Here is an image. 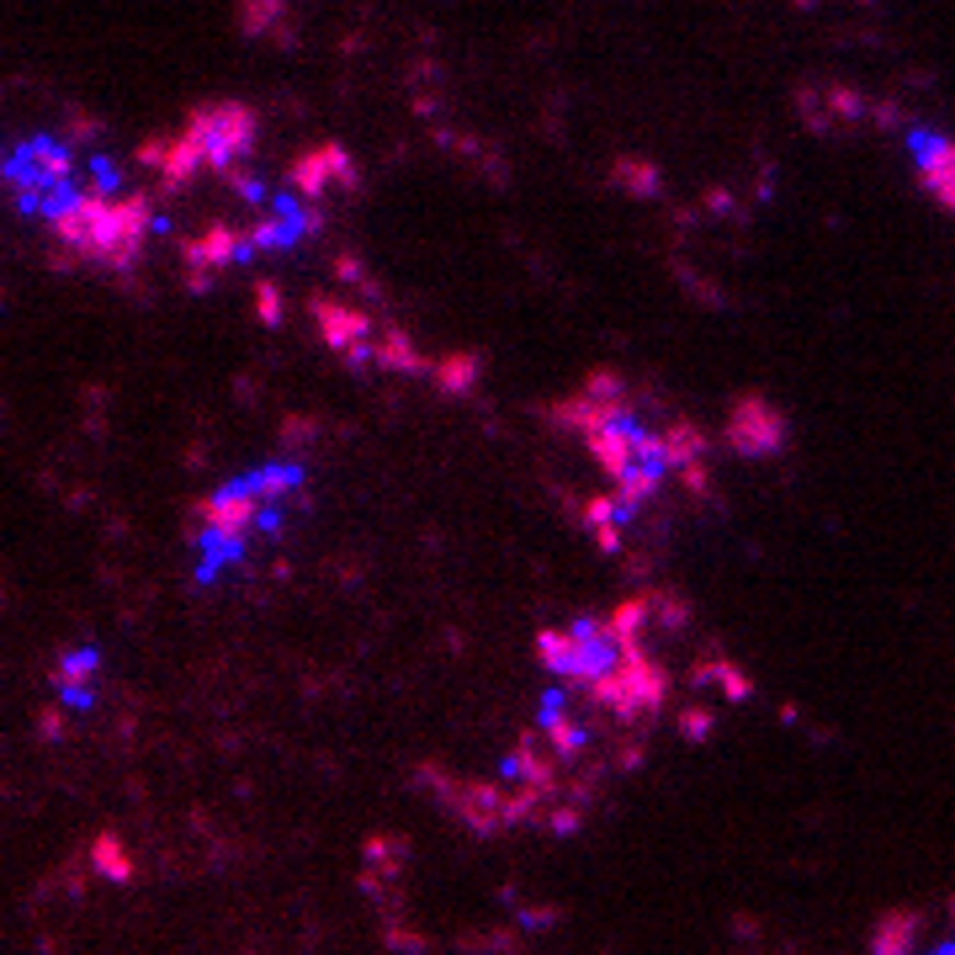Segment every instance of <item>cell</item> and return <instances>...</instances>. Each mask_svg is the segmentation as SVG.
Listing matches in <instances>:
<instances>
[{
    "mask_svg": "<svg viewBox=\"0 0 955 955\" xmlns=\"http://www.w3.org/2000/svg\"><path fill=\"white\" fill-rule=\"evenodd\" d=\"M308 308H313L319 341L330 345V350L350 356L356 345H367V341H372V330H377L372 308H361V303H341V298H313Z\"/></svg>",
    "mask_w": 955,
    "mask_h": 955,
    "instance_id": "5",
    "label": "cell"
},
{
    "mask_svg": "<svg viewBox=\"0 0 955 955\" xmlns=\"http://www.w3.org/2000/svg\"><path fill=\"white\" fill-rule=\"evenodd\" d=\"M515 919H520V929H526V934H542V929H552V923H557V908H520Z\"/></svg>",
    "mask_w": 955,
    "mask_h": 955,
    "instance_id": "16",
    "label": "cell"
},
{
    "mask_svg": "<svg viewBox=\"0 0 955 955\" xmlns=\"http://www.w3.org/2000/svg\"><path fill=\"white\" fill-rule=\"evenodd\" d=\"M951 923H955V902H951Z\"/></svg>",
    "mask_w": 955,
    "mask_h": 955,
    "instance_id": "20",
    "label": "cell"
},
{
    "mask_svg": "<svg viewBox=\"0 0 955 955\" xmlns=\"http://www.w3.org/2000/svg\"><path fill=\"white\" fill-rule=\"evenodd\" d=\"M615 181H621L632 197H653V192H658V171H653V165H637V160H621V165H615Z\"/></svg>",
    "mask_w": 955,
    "mask_h": 955,
    "instance_id": "11",
    "label": "cell"
},
{
    "mask_svg": "<svg viewBox=\"0 0 955 955\" xmlns=\"http://www.w3.org/2000/svg\"><path fill=\"white\" fill-rule=\"evenodd\" d=\"M91 860H96V871L112 876V882H128V876H134V865H128V854L117 844V833H102V839L91 844Z\"/></svg>",
    "mask_w": 955,
    "mask_h": 955,
    "instance_id": "10",
    "label": "cell"
},
{
    "mask_svg": "<svg viewBox=\"0 0 955 955\" xmlns=\"http://www.w3.org/2000/svg\"><path fill=\"white\" fill-rule=\"evenodd\" d=\"M546 828H552L557 839H574V833L584 828V807H579V802H568V796H563V807H552V813H546Z\"/></svg>",
    "mask_w": 955,
    "mask_h": 955,
    "instance_id": "12",
    "label": "cell"
},
{
    "mask_svg": "<svg viewBox=\"0 0 955 955\" xmlns=\"http://www.w3.org/2000/svg\"><path fill=\"white\" fill-rule=\"evenodd\" d=\"M181 138L197 149V160H203L207 175H223L255 154L261 123H255V112L244 102H203V106H192L186 134Z\"/></svg>",
    "mask_w": 955,
    "mask_h": 955,
    "instance_id": "1",
    "label": "cell"
},
{
    "mask_svg": "<svg viewBox=\"0 0 955 955\" xmlns=\"http://www.w3.org/2000/svg\"><path fill=\"white\" fill-rule=\"evenodd\" d=\"M902 138H908V160L919 181L955 212V138L934 134V128H908Z\"/></svg>",
    "mask_w": 955,
    "mask_h": 955,
    "instance_id": "4",
    "label": "cell"
},
{
    "mask_svg": "<svg viewBox=\"0 0 955 955\" xmlns=\"http://www.w3.org/2000/svg\"><path fill=\"white\" fill-rule=\"evenodd\" d=\"M712 727H716V716H712V706H684L680 712V733L690 738V744H701V738H712Z\"/></svg>",
    "mask_w": 955,
    "mask_h": 955,
    "instance_id": "13",
    "label": "cell"
},
{
    "mask_svg": "<svg viewBox=\"0 0 955 955\" xmlns=\"http://www.w3.org/2000/svg\"><path fill=\"white\" fill-rule=\"evenodd\" d=\"M37 733H43V738H59V712H43V716H37Z\"/></svg>",
    "mask_w": 955,
    "mask_h": 955,
    "instance_id": "19",
    "label": "cell"
},
{
    "mask_svg": "<svg viewBox=\"0 0 955 955\" xmlns=\"http://www.w3.org/2000/svg\"><path fill=\"white\" fill-rule=\"evenodd\" d=\"M255 303H261V324H281V292H276L272 281L255 287Z\"/></svg>",
    "mask_w": 955,
    "mask_h": 955,
    "instance_id": "15",
    "label": "cell"
},
{
    "mask_svg": "<svg viewBox=\"0 0 955 955\" xmlns=\"http://www.w3.org/2000/svg\"><path fill=\"white\" fill-rule=\"evenodd\" d=\"M272 16H281V0H244V33H266Z\"/></svg>",
    "mask_w": 955,
    "mask_h": 955,
    "instance_id": "14",
    "label": "cell"
},
{
    "mask_svg": "<svg viewBox=\"0 0 955 955\" xmlns=\"http://www.w3.org/2000/svg\"><path fill=\"white\" fill-rule=\"evenodd\" d=\"M919 934H923V913L891 908L871 929V955H919Z\"/></svg>",
    "mask_w": 955,
    "mask_h": 955,
    "instance_id": "7",
    "label": "cell"
},
{
    "mask_svg": "<svg viewBox=\"0 0 955 955\" xmlns=\"http://www.w3.org/2000/svg\"><path fill=\"white\" fill-rule=\"evenodd\" d=\"M733 934H738V940H753V934H759V923H753L749 913H738V919H733Z\"/></svg>",
    "mask_w": 955,
    "mask_h": 955,
    "instance_id": "18",
    "label": "cell"
},
{
    "mask_svg": "<svg viewBox=\"0 0 955 955\" xmlns=\"http://www.w3.org/2000/svg\"><path fill=\"white\" fill-rule=\"evenodd\" d=\"M478 372H483V361H478L473 350H457V356H446L441 367H436V377H441L446 393H473Z\"/></svg>",
    "mask_w": 955,
    "mask_h": 955,
    "instance_id": "9",
    "label": "cell"
},
{
    "mask_svg": "<svg viewBox=\"0 0 955 955\" xmlns=\"http://www.w3.org/2000/svg\"><path fill=\"white\" fill-rule=\"evenodd\" d=\"M727 446L738 457H775L785 451V414L764 399V393H744L733 410H727Z\"/></svg>",
    "mask_w": 955,
    "mask_h": 955,
    "instance_id": "2",
    "label": "cell"
},
{
    "mask_svg": "<svg viewBox=\"0 0 955 955\" xmlns=\"http://www.w3.org/2000/svg\"><path fill=\"white\" fill-rule=\"evenodd\" d=\"M287 186H298L303 197H335V192H356L361 186V175H356V165H350V154H345L341 143H319V149H303L292 165H287Z\"/></svg>",
    "mask_w": 955,
    "mask_h": 955,
    "instance_id": "3",
    "label": "cell"
},
{
    "mask_svg": "<svg viewBox=\"0 0 955 955\" xmlns=\"http://www.w3.org/2000/svg\"><path fill=\"white\" fill-rule=\"evenodd\" d=\"M388 951L419 955V951H425V940H419V934H410V929H388Z\"/></svg>",
    "mask_w": 955,
    "mask_h": 955,
    "instance_id": "17",
    "label": "cell"
},
{
    "mask_svg": "<svg viewBox=\"0 0 955 955\" xmlns=\"http://www.w3.org/2000/svg\"><path fill=\"white\" fill-rule=\"evenodd\" d=\"M96 680H102V648H65L54 664V695L59 706H96Z\"/></svg>",
    "mask_w": 955,
    "mask_h": 955,
    "instance_id": "6",
    "label": "cell"
},
{
    "mask_svg": "<svg viewBox=\"0 0 955 955\" xmlns=\"http://www.w3.org/2000/svg\"><path fill=\"white\" fill-rule=\"evenodd\" d=\"M80 186H85L91 197H102V203H112V197H128V192H134L128 171H123L112 154H102V149H91V154L80 160Z\"/></svg>",
    "mask_w": 955,
    "mask_h": 955,
    "instance_id": "8",
    "label": "cell"
}]
</instances>
